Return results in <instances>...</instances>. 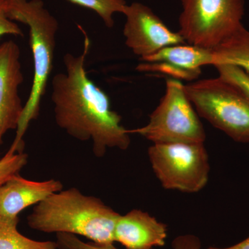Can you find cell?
I'll use <instances>...</instances> for the list:
<instances>
[{
  "label": "cell",
  "instance_id": "12",
  "mask_svg": "<svg viewBox=\"0 0 249 249\" xmlns=\"http://www.w3.org/2000/svg\"><path fill=\"white\" fill-rule=\"evenodd\" d=\"M168 227L148 213L133 209L119 216L114 230L115 242L126 249H151L164 246Z\"/></svg>",
  "mask_w": 249,
  "mask_h": 249
},
{
  "label": "cell",
  "instance_id": "21",
  "mask_svg": "<svg viewBox=\"0 0 249 249\" xmlns=\"http://www.w3.org/2000/svg\"><path fill=\"white\" fill-rule=\"evenodd\" d=\"M206 249H249V237L246 238L245 240L239 242L231 247H225V248H219L216 247H209Z\"/></svg>",
  "mask_w": 249,
  "mask_h": 249
},
{
  "label": "cell",
  "instance_id": "13",
  "mask_svg": "<svg viewBox=\"0 0 249 249\" xmlns=\"http://www.w3.org/2000/svg\"><path fill=\"white\" fill-rule=\"evenodd\" d=\"M213 51L217 58L216 65L231 64L240 67L249 76V30L245 26L239 28Z\"/></svg>",
  "mask_w": 249,
  "mask_h": 249
},
{
  "label": "cell",
  "instance_id": "1",
  "mask_svg": "<svg viewBox=\"0 0 249 249\" xmlns=\"http://www.w3.org/2000/svg\"><path fill=\"white\" fill-rule=\"evenodd\" d=\"M83 51L76 56L64 55L65 73H57L52 80L54 117L60 128L80 141L91 142L97 157L108 149H128L129 129L121 124L122 117L111 108L107 93L90 79L85 70L90 40L85 34Z\"/></svg>",
  "mask_w": 249,
  "mask_h": 249
},
{
  "label": "cell",
  "instance_id": "10",
  "mask_svg": "<svg viewBox=\"0 0 249 249\" xmlns=\"http://www.w3.org/2000/svg\"><path fill=\"white\" fill-rule=\"evenodd\" d=\"M19 58L20 49L14 41L0 42V146L5 134L17 130L24 110L19 95L24 80Z\"/></svg>",
  "mask_w": 249,
  "mask_h": 249
},
{
  "label": "cell",
  "instance_id": "7",
  "mask_svg": "<svg viewBox=\"0 0 249 249\" xmlns=\"http://www.w3.org/2000/svg\"><path fill=\"white\" fill-rule=\"evenodd\" d=\"M179 30L190 45L214 49L243 25L245 0H181Z\"/></svg>",
  "mask_w": 249,
  "mask_h": 249
},
{
  "label": "cell",
  "instance_id": "5",
  "mask_svg": "<svg viewBox=\"0 0 249 249\" xmlns=\"http://www.w3.org/2000/svg\"><path fill=\"white\" fill-rule=\"evenodd\" d=\"M199 116L187 96L185 85L181 80L168 78L164 95L148 123L129 132L152 144L205 142L206 132Z\"/></svg>",
  "mask_w": 249,
  "mask_h": 249
},
{
  "label": "cell",
  "instance_id": "16",
  "mask_svg": "<svg viewBox=\"0 0 249 249\" xmlns=\"http://www.w3.org/2000/svg\"><path fill=\"white\" fill-rule=\"evenodd\" d=\"M28 163V155L23 152H8L0 159V187L10 178L19 175Z\"/></svg>",
  "mask_w": 249,
  "mask_h": 249
},
{
  "label": "cell",
  "instance_id": "17",
  "mask_svg": "<svg viewBox=\"0 0 249 249\" xmlns=\"http://www.w3.org/2000/svg\"><path fill=\"white\" fill-rule=\"evenodd\" d=\"M214 67L220 78L235 85L249 97V76L243 70L228 63H219Z\"/></svg>",
  "mask_w": 249,
  "mask_h": 249
},
{
  "label": "cell",
  "instance_id": "19",
  "mask_svg": "<svg viewBox=\"0 0 249 249\" xmlns=\"http://www.w3.org/2000/svg\"><path fill=\"white\" fill-rule=\"evenodd\" d=\"M9 35L22 36L23 32L17 23L8 16L5 0H0V39Z\"/></svg>",
  "mask_w": 249,
  "mask_h": 249
},
{
  "label": "cell",
  "instance_id": "18",
  "mask_svg": "<svg viewBox=\"0 0 249 249\" xmlns=\"http://www.w3.org/2000/svg\"><path fill=\"white\" fill-rule=\"evenodd\" d=\"M56 238L59 249H119L116 248L114 244L101 245L92 242H86L80 239L78 236L71 234H56Z\"/></svg>",
  "mask_w": 249,
  "mask_h": 249
},
{
  "label": "cell",
  "instance_id": "6",
  "mask_svg": "<svg viewBox=\"0 0 249 249\" xmlns=\"http://www.w3.org/2000/svg\"><path fill=\"white\" fill-rule=\"evenodd\" d=\"M149 160L164 189L196 193L209 182V154L205 142L152 144Z\"/></svg>",
  "mask_w": 249,
  "mask_h": 249
},
{
  "label": "cell",
  "instance_id": "3",
  "mask_svg": "<svg viewBox=\"0 0 249 249\" xmlns=\"http://www.w3.org/2000/svg\"><path fill=\"white\" fill-rule=\"evenodd\" d=\"M8 16L14 22L29 29L30 46L34 59V79L22 117L18 124L11 152H22L23 137L31 121L39 116L41 101L45 96L53 69L58 22L42 0H5Z\"/></svg>",
  "mask_w": 249,
  "mask_h": 249
},
{
  "label": "cell",
  "instance_id": "4",
  "mask_svg": "<svg viewBox=\"0 0 249 249\" xmlns=\"http://www.w3.org/2000/svg\"><path fill=\"white\" fill-rule=\"evenodd\" d=\"M198 115L232 140L249 143V97L220 77L185 85Z\"/></svg>",
  "mask_w": 249,
  "mask_h": 249
},
{
  "label": "cell",
  "instance_id": "2",
  "mask_svg": "<svg viewBox=\"0 0 249 249\" xmlns=\"http://www.w3.org/2000/svg\"><path fill=\"white\" fill-rule=\"evenodd\" d=\"M119 216L99 198L70 188L36 204L28 216L27 224L37 231L71 234L109 245L115 242L114 230Z\"/></svg>",
  "mask_w": 249,
  "mask_h": 249
},
{
  "label": "cell",
  "instance_id": "9",
  "mask_svg": "<svg viewBox=\"0 0 249 249\" xmlns=\"http://www.w3.org/2000/svg\"><path fill=\"white\" fill-rule=\"evenodd\" d=\"M141 61L137 67L139 71L164 73L189 83L199 78L203 67H214L217 62L213 49L190 44L165 47Z\"/></svg>",
  "mask_w": 249,
  "mask_h": 249
},
{
  "label": "cell",
  "instance_id": "20",
  "mask_svg": "<svg viewBox=\"0 0 249 249\" xmlns=\"http://www.w3.org/2000/svg\"><path fill=\"white\" fill-rule=\"evenodd\" d=\"M173 249H201L200 239L193 234L178 235L174 239Z\"/></svg>",
  "mask_w": 249,
  "mask_h": 249
},
{
  "label": "cell",
  "instance_id": "15",
  "mask_svg": "<svg viewBox=\"0 0 249 249\" xmlns=\"http://www.w3.org/2000/svg\"><path fill=\"white\" fill-rule=\"evenodd\" d=\"M72 4L91 10L102 19L108 28L114 24V16L124 14L127 4L125 0H67Z\"/></svg>",
  "mask_w": 249,
  "mask_h": 249
},
{
  "label": "cell",
  "instance_id": "8",
  "mask_svg": "<svg viewBox=\"0 0 249 249\" xmlns=\"http://www.w3.org/2000/svg\"><path fill=\"white\" fill-rule=\"evenodd\" d=\"M125 45L140 60L170 46L188 44L178 32H175L152 11L140 2L127 4L124 11Z\"/></svg>",
  "mask_w": 249,
  "mask_h": 249
},
{
  "label": "cell",
  "instance_id": "14",
  "mask_svg": "<svg viewBox=\"0 0 249 249\" xmlns=\"http://www.w3.org/2000/svg\"><path fill=\"white\" fill-rule=\"evenodd\" d=\"M19 219L0 220V249H59L56 242L32 240L18 230Z\"/></svg>",
  "mask_w": 249,
  "mask_h": 249
},
{
  "label": "cell",
  "instance_id": "11",
  "mask_svg": "<svg viewBox=\"0 0 249 249\" xmlns=\"http://www.w3.org/2000/svg\"><path fill=\"white\" fill-rule=\"evenodd\" d=\"M62 188V183L53 178L37 181L16 175L0 187V220L19 219L18 214L24 209Z\"/></svg>",
  "mask_w": 249,
  "mask_h": 249
}]
</instances>
